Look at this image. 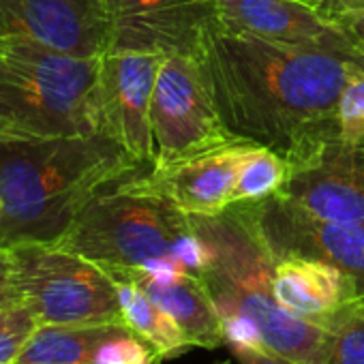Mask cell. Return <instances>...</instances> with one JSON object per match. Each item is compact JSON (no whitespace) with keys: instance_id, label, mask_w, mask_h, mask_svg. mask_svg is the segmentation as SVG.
Instances as JSON below:
<instances>
[{"instance_id":"2e32d148","label":"cell","mask_w":364,"mask_h":364,"mask_svg":"<svg viewBox=\"0 0 364 364\" xmlns=\"http://www.w3.org/2000/svg\"><path fill=\"white\" fill-rule=\"evenodd\" d=\"M272 291L285 311L315 323H321L338 306L358 298L349 277L306 257L274 259Z\"/></svg>"},{"instance_id":"4fadbf2b","label":"cell","mask_w":364,"mask_h":364,"mask_svg":"<svg viewBox=\"0 0 364 364\" xmlns=\"http://www.w3.org/2000/svg\"><path fill=\"white\" fill-rule=\"evenodd\" d=\"M109 20V52L196 56L208 0H103Z\"/></svg>"},{"instance_id":"5bb4252c","label":"cell","mask_w":364,"mask_h":364,"mask_svg":"<svg viewBox=\"0 0 364 364\" xmlns=\"http://www.w3.org/2000/svg\"><path fill=\"white\" fill-rule=\"evenodd\" d=\"M251 144L236 141L167 167H144V185L187 215H217L234 204L236 178Z\"/></svg>"},{"instance_id":"7402d4cb","label":"cell","mask_w":364,"mask_h":364,"mask_svg":"<svg viewBox=\"0 0 364 364\" xmlns=\"http://www.w3.org/2000/svg\"><path fill=\"white\" fill-rule=\"evenodd\" d=\"M338 122L343 139L364 137V63L351 69L341 90Z\"/></svg>"},{"instance_id":"44dd1931","label":"cell","mask_w":364,"mask_h":364,"mask_svg":"<svg viewBox=\"0 0 364 364\" xmlns=\"http://www.w3.org/2000/svg\"><path fill=\"white\" fill-rule=\"evenodd\" d=\"M37 326L35 315L20 298L0 306V364H14L18 360Z\"/></svg>"},{"instance_id":"83f0119b","label":"cell","mask_w":364,"mask_h":364,"mask_svg":"<svg viewBox=\"0 0 364 364\" xmlns=\"http://www.w3.org/2000/svg\"><path fill=\"white\" fill-rule=\"evenodd\" d=\"M300 3L311 5V7H315V9H321V7L326 5V0H300Z\"/></svg>"},{"instance_id":"9c48e42d","label":"cell","mask_w":364,"mask_h":364,"mask_svg":"<svg viewBox=\"0 0 364 364\" xmlns=\"http://www.w3.org/2000/svg\"><path fill=\"white\" fill-rule=\"evenodd\" d=\"M277 193L313 217L364 228V137L326 141L287 165Z\"/></svg>"},{"instance_id":"4316f807","label":"cell","mask_w":364,"mask_h":364,"mask_svg":"<svg viewBox=\"0 0 364 364\" xmlns=\"http://www.w3.org/2000/svg\"><path fill=\"white\" fill-rule=\"evenodd\" d=\"M319 11L326 16L345 14V11H364V0H326V5Z\"/></svg>"},{"instance_id":"ac0fdd59","label":"cell","mask_w":364,"mask_h":364,"mask_svg":"<svg viewBox=\"0 0 364 364\" xmlns=\"http://www.w3.org/2000/svg\"><path fill=\"white\" fill-rule=\"evenodd\" d=\"M118 287L120 309L124 323L146 338L159 353V358H178L185 353L191 345L182 328L163 311L159 309L135 283L114 279Z\"/></svg>"},{"instance_id":"52a82bcc","label":"cell","mask_w":364,"mask_h":364,"mask_svg":"<svg viewBox=\"0 0 364 364\" xmlns=\"http://www.w3.org/2000/svg\"><path fill=\"white\" fill-rule=\"evenodd\" d=\"M150 124L154 141L150 167H167L240 141L225 129L202 67L189 54L163 58L150 105Z\"/></svg>"},{"instance_id":"8992f818","label":"cell","mask_w":364,"mask_h":364,"mask_svg":"<svg viewBox=\"0 0 364 364\" xmlns=\"http://www.w3.org/2000/svg\"><path fill=\"white\" fill-rule=\"evenodd\" d=\"M16 296L37 323H124L109 272L60 245L7 249Z\"/></svg>"},{"instance_id":"d6986e66","label":"cell","mask_w":364,"mask_h":364,"mask_svg":"<svg viewBox=\"0 0 364 364\" xmlns=\"http://www.w3.org/2000/svg\"><path fill=\"white\" fill-rule=\"evenodd\" d=\"M319 364H364V298L338 306L323 321Z\"/></svg>"},{"instance_id":"5b68a950","label":"cell","mask_w":364,"mask_h":364,"mask_svg":"<svg viewBox=\"0 0 364 364\" xmlns=\"http://www.w3.org/2000/svg\"><path fill=\"white\" fill-rule=\"evenodd\" d=\"M99 58H77L28 39H0V135H103Z\"/></svg>"},{"instance_id":"ffe728a7","label":"cell","mask_w":364,"mask_h":364,"mask_svg":"<svg viewBox=\"0 0 364 364\" xmlns=\"http://www.w3.org/2000/svg\"><path fill=\"white\" fill-rule=\"evenodd\" d=\"M285 178H287V161L268 148L251 144L238 169L234 204L264 200L281 191V187L285 185Z\"/></svg>"},{"instance_id":"484cf974","label":"cell","mask_w":364,"mask_h":364,"mask_svg":"<svg viewBox=\"0 0 364 364\" xmlns=\"http://www.w3.org/2000/svg\"><path fill=\"white\" fill-rule=\"evenodd\" d=\"M18 298L11 281V257L7 249H0V306Z\"/></svg>"},{"instance_id":"d4e9b609","label":"cell","mask_w":364,"mask_h":364,"mask_svg":"<svg viewBox=\"0 0 364 364\" xmlns=\"http://www.w3.org/2000/svg\"><path fill=\"white\" fill-rule=\"evenodd\" d=\"M328 18L334 20L347 33V37L355 43V48L364 54V11H345V14H334Z\"/></svg>"},{"instance_id":"cb8c5ba5","label":"cell","mask_w":364,"mask_h":364,"mask_svg":"<svg viewBox=\"0 0 364 364\" xmlns=\"http://www.w3.org/2000/svg\"><path fill=\"white\" fill-rule=\"evenodd\" d=\"M232 351L240 364H298L281 353L270 351L268 347H232Z\"/></svg>"},{"instance_id":"9a60e30c","label":"cell","mask_w":364,"mask_h":364,"mask_svg":"<svg viewBox=\"0 0 364 364\" xmlns=\"http://www.w3.org/2000/svg\"><path fill=\"white\" fill-rule=\"evenodd\" d=\"M114 279L135 283L182 328L193 347L217 349L225 343L219 311L198 274L129 270Z\"/></svg>"},{"instance_id":"6da1fadb","label":"cell","mask_w":364,"mask_h":364,"mask_svg":"<svg viewBox=\"0 0 364 364\" xmlns=\"http://www.w3.org/2000/svg\"><path fill=\"white\" fill-rule=\"evenodd\" d=\"M196 60L225 129L294 165L341 137L338 99L355 65L334 52L266 41L204 24Z\"/></svg>"},{"instance_id":"30bf717a","label":"cell","mask_w":364,"mask_h":364,"mask_svg":"<svg viewBox=\"0 0 364 364\" xmlns=\"http://www.w3.org/2000/svg\"><path fill=\"white\" fill-rule=\"evenodd\" d=\"M163 58V54L152 52H107L101 56V131L141 165H152L154 159L150 105Z\"/></svg>"},{"instance_id":"3957f363","label":"cell","mask_w":364,"mask_h":364,"mask_svg":"<svg viewBox=\"0 0 364 364\" xmlns=\"http://www.w3.org/2000/svg\"><path fill=\"white\" fill-rule=\"evenodd\" d=\"M204 245L200 270L223 321L251 323L264 345L298 364H319L323 326L285 311L272 291L274 257L264 245L247 206L236 202L217 215H189Z\"/></svg>"},{"instance_id":"7a4b0ae2","label":"cell","mask_w":364,"mask_h":364,"mask_svg":"<svg viewBox=\"0 0 364 364\" xmlns=\"http://www.w3.org/2000/svg\"><path fill=\"white\" fill-rule=\"evenodd\" d=\"M141 167L107 135H0V249L58 245L105 185Z\"/></svg>"},{"instance_id":"8fae6325","label":"cell","mask_w":364,"mask_h":364,"mask_svg":"<svg viewBox=\"0 0 364 364\" xmlns=\"http://www.w3.org/2000/svg\"><path fill=\"white\" fill-rule=\"evenodd\" d=\"M0 39H28L77 58L109 52L103 0H0Z\"/></svg>"},{"instance_id":"ba28073f","label":"cell","mask_w":364,"mask_h":364,"mask_svg":"<svg viewBox=\"0 0 364 364\" xmlns=\"http://www.w3.org/2000/svg\"><path fill=\"white\" fill-rule=\"evenodd\" d=\"M274 259L306 257L323 262L355 285L364 298V228L326 221L302 210L281 193L242 202Z\"/></svg>"},{"instance_id":"277c9868","label":"cell","mask_w":364,"mask_h":364,"mask_svg":"<svg viewBox=\"0 0 364 364\" xmlns=\"http://www.w3.org/2000/svg\"><path fill=\"white\" fill-rule=\"evenodd\" d=\"M141 169L105 185L58 245L112 277L129 270L200 274L206 251L189 215L150 191Z\"/></svg>"},{"instance_id":"603a6c76","label":"cell","mask_w":364,"mask_h":364,"mask_svg":"<svg viewBox=\"0 0 364 364\" xmlns=\"http://www.w3.org/2000/svg\"><path fill=\"white\" fill-rule=\"evenodd\" d=\"M156 358V349L129 328L99 347L95 364H154Z\"/></svg>"},{"instance_id":"7c38bea8","label":"cell","mask_w":364,"mask_h":364,"mask_svg":"<svg viewBox=\"0 0 364 364\" xmlns=\"http://www.w3.org/2000/svg\"><path fill=\"white\" fill-rule=\"evenodd\" d=\"M213 20L266 41L364 58L347 33L319 9L300 0H208Z\"/></svg>"},{"instance_id":"e0dca14e","label":"cell","mask_w":364,"mask_h":364,"mask_svg":"<svg viewBox=\"0 0 364 364\" xmlns=\"http://www.w3.org/2000/svg\"><path fill=\"white\" fill-rule=\"evenodd\" d=\"M127 323H39L14 364H95L99 347Z\"/></svg>"}]
</instances>
